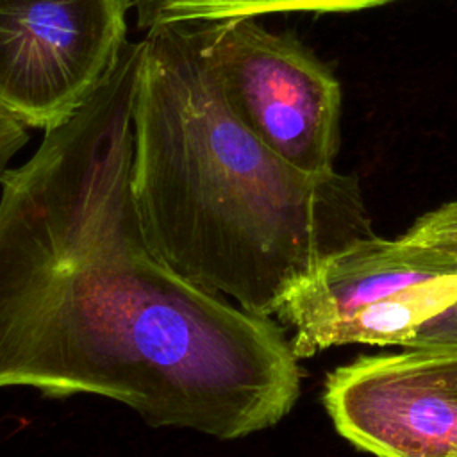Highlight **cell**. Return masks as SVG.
Masks as SVG:
<instances>
[{"mask_svg": "<svg viewBox=\"0 0 457 457\" xmlns=\"http://www.w3.org/2000/svg\"><path fill=\"white\" fill-rule=\"evenodd\" d=\"M141 41L0 175V389L114 400L221 441L277 425L302 370L284 328L173 270L132 193Z\"/></svg>", "mask_w": 457, "mask_h": 457, "instance_id": "obj_1", "label": "cell"}, {"mask_svg": "<svg viewBox=\"0 0 457 457\" xmlns=\"http://www.w3.org/2000/svg\"><path fill=\"white\" fill-rule=\"evenodd\" d=\"M132 193L148 243L173 270L264 318L323 261L375 234L355 177L291 166L234 114L200 21L141 39Z\"/></svg>", "mask_w": 457, "mask_h": 457, "instance_id": "obj_2", "label": "cell"}, {"mask_svg": "<svg viewBox=\"0 0 457 457\" xmlns=\"http://www.w3.org/2000/svg\"><path fill=\"white\" fill-rule=\"evenodd\" d=\"M275 316L298 359L350 343L457 348V257L373 234L323 261Z\"/></svg>", "mask_w": 457, "mask_h": 457, "instance_id": "obj_3", "label": "cell"}, {"mask_svg": "<svg viewBox=\"0 0 457 457\" xmlns=\"http://www.w3.org/2000/svg\"><path fill=\"white\" fill-rule=\"evenodd\" d=\"M205 61L234 114L291 166L325 175L341 141V84L289 34L255 18L200 21Z\"/></svg>", "mask_w": 457, "mask_h": 457, "instance_id": "obj_4", "label": "cell"}, {"mask_svg": "<svg viewBox=\"0 0 457 457\" xmlns=\"http://www.w3.org/2000/svg\"><path fill=\"white\" fill-rule=\"evenodd\" d=\"M129 0H0V107L27 127L70 120L127 45Z\"/></svg>", "mask_w": 457, "mask_h": 457, "instance_id": "obj_5", "label": "cell"}, {"mask_svg": "<svg viewBox=\"0 0 457 457\" xmlns=\"http://www.w3.org/2000/svg\"><path fill=\"white\" fill-rule=\"evenodd\" d=\"M323 403L377 457H457V348H407L334 370Z\"/></svg>", "mask_w": 457, "mask_h": 457, "instance_id": "obj_6", "label": "cell"}, {"mask_svg": "<svg viewBox=\"0 0 457 457\" xmlns=\"http://www.w3.org/2000/svg\"><path fill=\"white\" fill-rule=\"evenodd\" d=\"M393 0H134L139 29L157 25L257 18L277 12H341Z\"/></svg>", "mask_w": 457, "mask_h": 457, "instance_id": "obj_7", "label": "cell"}, {"mask_svg": "<svg viewBox=\"0 0 457 457\" xmlns=\"http://www.w3.org/2000/svg\"><path fill=\"white\" fill-rule=\"evenodd\" d=\"M403 237L446 250L457 257V200L421 216Z\"/></svg>", "mask_w": 457, "mask_h": 457, "instance_id": "obj_8", "label": "cell"}, {"mask_svg": "<svg viewBox=\"0 0 457 457\" xmlns=\"http://www.w3.org/2000/svg\"><path fill=\"white\" fill-rule=\"evenodd\" d=\"M29 141L27 125L0 107V175L7 170L9 161Z\"/></svg>", "mask_w": 457, "mask_h": 457, "instance_id": "obj_9", "label": "cell"}]
</instances>
